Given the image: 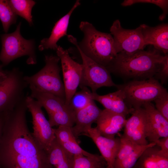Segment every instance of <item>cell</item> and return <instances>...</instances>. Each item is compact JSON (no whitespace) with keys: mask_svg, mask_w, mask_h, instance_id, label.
Masks as SVG:
<instances>
[{"mask_svg":"<svg viewBox=\"0 0 168 168\" xmlns=\"http://www.w3.org/2000/svg\"><path fill=\"white\" fill-rule=\"evenodd\" d=\"M126 116L105 109L102 112L96 123V128L102 136L113 138L124 127Z\"/></svg>","mask_w":168,"mask_h":168,"instance_id":"obj_17","label":"cell"},{"mask_svg":"<svg viewBox=\"0 0 168 168\" xmlns=\"http://www.w3.org/2000/svg\"><path fill=\"white\" fill-rule=\"evenodd\" d=\"M59 144L67 151L74 156L81 155L86 156L94 157L96 155L91 153L82 149L78 144L77 139Z\"/></svg>","mask_w":168,"mask_h":168,"instance_id":"obj_29","label":"cell"},{"mask_svg":"<svg viewBox=\"0 0 168 168\" xmlns=\"http://www.w3.org/2000/svg\"><path fill=\"white\" fill-rule=\"evenodd\" d=\"M57 56L61 61L63 83L65 94L66 103L68 105L79 86L82 74V66L73 60L68 51L60 46L57 49Z\"/></svg>","mask_w":168,"mask_h":168,"instance_id":"obj_11","label":"cell"},{"mask_svg":"<svg viewBox=\"0 0 168 168\" xmlns=\"http://www.w3.org/2000/svg\"><path fill=\"white\" fill-rule=\"evenodd\" d=\"M162 53L153 47L131 54L119 53L106 68L110 73L127 78L153 77L164 55Z\"/></svg>","mask_w":168,"mask_h":168,"instance_id":"obj_2","label":"cell"},{"mask_svg":"<svg viewBox=\"0 0 168 168\" xmlns=\"http://www.w3.org/2000/svg\"><path fill=\"white\" fill-rule=\"evenodd\" d=\"M81 58L82 71L79 86L81 88L89 87L92 93L104 87H116L112 80L110 72L107 68L85 55L76 45Z\"/></svg>","mask_w":168,"mask_h":168,"instance_id":"obj_8","label":"cell"},{"mask_svg":"<svg viewBox=\"0 0 168 168\" xmlns=\"http://www.w3.org/2000/svg\"><path fill=\"white\" fill-rule=\"evenodd\" d=\"M24 76L17 68L6 71V77L0 84V114L12 110L26 96L28 86Z\"/></svg>","mask_w":168,"mask_h":168,"instance_id":"obj_7","label":"cell"},{"mask_svg":"<svg viewBox=\"0 0 168 168\" xmlns=\"http://www.w3.org/2000/svg\"><path fill=\"white\" fill-rule=\"evenodd\" d=\"M30 96L46 110L48 115L59 113L70 108L65 100L53 94L39 91L29 87Z\"/></svg>","mask_w":168,"mask_h":168,"instance_id":"obj_20","label":"cell"},{"mask_svg":"<svg viewBox=\"0 0 168 168\" xmlns=\"http://www.w3.org/2000/svg\"><path fill=\"white\" fill-rule=\"evenodd\" d=\"M105 168H110L108 167V166H107L106 167H105Z\"/></svg>","mask_w":168,"mask_h":168,"instance_id":"obj_37","label":"cell"},{"mask_svg":"<svg viewBox=\"0 0 168 168\" xmlns=\"http://www.w3.org/2000/svg\"><path fill=\"white\" fill-rule=\"evenodd\" d=\"M26 100L27 109L32 117V134L40 146L47 151L56 138L54 128L50 126L45 116L42 107L37 101L27 95Z\"/></svg>","mask_w":168,"mask_h":168,"instance_id":"obj_10","label":"cell"},{"mask_svg":"<svg viewBox=\"0 0 168 168\" xmlns=\"http://www.w3.org/2000/svg\"><path fill=\"white\" fill-rule=\"evenodd\" d=\"M75 93L68 104L75 112L85 107L93 100L91 98L92 92L87 87H84Z\"/></svg>","mask_w":168,"mask_h":168,"instance_id":"obj_25","label":"cell"},{"mask_svg":"<svg viewBox=\"0 0 168 168\" xmlns=\"http://www.w3.org/2000/svg\"><path fill=\"white\" fill-rule=\"evenodd\" d=\"M7 112L0 114V140L2 136V130L6 115Z\"/></svg>","mask_w":168,"mask_h":168,"instance_id":"obj_34","label":"cell"},{"mask_svg":"<svg viewBox=\"0 0 168 168\" xmlns=\"http://www.w3.org/2000/svg\"><path fill=\"white\" fill-rule=\"evenodd\" d=\"M145 110L147 121V139L150 143L155 142L160 138L168 137V120L156 109L151 102L142 106Z\"/></svg>","mask_w":168,"mask_h":168,"instance_id":"obj_13","label":"cell"},{"mask_svg":"<svg viewBox=\"0 0 168 168\" xmlns=\"http://www.w3.org/2000/svg\"><path fill=\"white\" fill-rule=\"evenodd\" d=\"M46 152L48 168H73L74 156L65 150L56 138Z\"/></svg>","mask_w":168,"mask_h":168,"instance_id":"obj_21","label":"cell"},{"mask_svg":"<svg viewBox=\"0 0 168 168\" xmlns=\"http://www.w3.org/2000/svg\"><path fill=\"white\" fill-rule=\"evenodd\" d=\"M91 138L99 150L107 166L113 168L114 164L120 145V138H108L102 136L95 128L89 129L86 135Z\"/></svg>","mask_w":168,"mask_h":168,"instance_id":"obj_14","label":"cell"},{"mask_svg":"<svg viewBox=\"0 0 168 168\" xmlns=\"http://www.w3.org/2000/svg\"><path fill=\"white\" fill-rule=\"evenodd\" d=\"M155 143L156 146L160 147L159 151L160 153L168 158V137L160 138Z\"/></svg>","mask_w":168,"mask_h":168,"instance_id":"obj_33","label":"cell"},{"mask_svg":"<svg viewBox=\"0 0 168 168\" xmlns=\"http://www.w3.org/2000/svg\"><path fill=\"white\" fill-rule=\"evenodd\" d=\"M116 87L122 91L127 105L134 110L153 101L166 89L154 77L132 80Z\"/></svg>","mask_w":168,"mask_h":168,"instance_id":"obj_5","label":"cell"},{"mask_svg":"<svg viewBox=\"0 0 168 168\" xmlns=\"http://www.w3.org/2000/svg\"><path fill=\"white\" fill-rule=\"evenodd\" d=\"M80 4L79 0L77 1L68 13L55 23L50 36L48 38H44L41 41L38 46V49L40 51L49 49L57 50L58 47L57 44L58 41L62 37L67 35V31L71 15Z\"/></svg>","mask_w":168,"mask_h":168,"instance_id":"obj_19","label":"cell"},{"mask_svg":"<svg viewBox=\"0 0 168 168\" xmlns=\"http://www.w3.org/2000/svg\"><path fill=\"white\" fill-rule=\"evenodd\" d=\"M17 15L14 12L8 0H0V20L3 30L7 33L10 27L16 21Z\"/></svg>","mask_w":168,"mask_h":168,"instance_id":"obj_27","label":"cell"},{"mask_svg":"<svg viewBox=\"0 0 168 168\" xmlns=\"http://www.w3.org/2000/svg\"><path fill=\"white\" fill-rule=\"evenodd\" d=\"M79 28L83 34L82 41L78 43L75 38L68 35L69 41L96 62L106 68L110 66L117 54L111 35L98 30L87 21H82Z\"/></svg>","mask_w":168,"mask_h":168,"instance_id":"obj_3","label":"cell"},{"mask_svg":"<svg viewBox=\"0 0 168 168\" xmlns=\"http://www.w3.org/2000/svg\"><path fill=\"white\" fill-rule=\"evenodd\" d=\"M10 6L17 15L25 19L30 26L33 25L32 9L36 2L31 0H8Z\"/></svg>","mask_w":168,"mask_h":168,"instance_id":"obj_23","label":"cell"},{"mask_svg":"<svg viewBox=\"0 0 168 168\" xmlns=\"http://www.w3.org/2000/svg\"><path fill=\"white\" fill-rule=\"evenodd\" d=\"M156 145L155 142L145 145H139L134 150L127 154L119 162L114 165L113 168H133L146 149Z\"/></svg>","mask_w":168,"mask_h":168,"instance_id":"obj_24","label":"cell"},{"mask_svg":"<svg viewBox=\"0 0 168 168\" xmlns=\"http://www.w3.org/2000/svg\"><path fill=\"white\" fill-rule=\"evenodd\" d=\"M54 130L56 138L59 143L77 139L72 131L71 128L61 126L54 128Z\"/></svg>","mask_w":168,"mask_h":168,"instance_id":"obj_31","label":"cell"},{"mask_svg":"<svg viewBox=\"0 0 168 168\" xmlns=\"http://www.w3.org/2000/svg\"><path fill=\"white\" fill-rule=\"evenodd\" d=\"M110 31L117 54H132L144 50L146 46L140 25L135 29H126L122 26L119 20L117 19L113 22Z\"/></svg>","mask_w":168,"mask_h":168,"instance_id":"obj_9","label":"cell"},{"mask_svg":"<svg viewBox=\"0 0 168 168\" xmlns=\"http://www.w3.org/2000/svg\"><path fill=\"white\" fill-rule=\"evenodd\" d=\"M155 76L162 83L166 82L168 77V55L164 54L160 63L159 69Z\"/></svg>","mask_w":168,"mask_h":168,"instance_id":"obj_32","label":"cell"},{"mask_svg":"<svg viewBox=\"0 0 168 168\" xmlns=\"http://www.w3.org/2000/svg\"><path fill=\"white\" fill-rule=\"evenodd\" d=\"M106 163L103 158L98 155L94 157L83 155L74 156L73 168H103Z\"/></svg>","mask_w":168,"mask_h":168,"instance_id":"obj_26","label":"cell"},{"mask_svg":"<svg viewBox=\"0 0 168 168\" xmlns=\"http://www.w3.org/2000/svg\"><path fill=\"white\" fill-rule=\"evenodd\" d=\"M44 61L45 65L42 68L32 76H24V80L29 87L53 94L66 101L64 84L60 75L59 58L57 56L46 55Z\"/></svg>","mask_w":168,"mask_h":168,"instance_id":"obj_4","label":"cell"},{"mask_svg":"<svg viewBox=\"0 0 168 168\" xmlns=\"http://www.w3.org/2000/svg\"><path fill=\"white\" fill-rule=\"evenodd\" d=\"M91 98L94 100L100 103L105 109L125 116L132 113L134 110L128 107L125 102L124 94L119 89L104 95L92 92Z\"/></svg>","mask_w":168,"mask_h":168,"instance_id":"obj_18","label":"cell"},{"mask_svg":"<svg viewBox=\"0 0 168 168\" xmlns=\"http://www.w3.org/2000/svg\"><path fill=\"white\" fill-rule=\"evenodd\" d=\"M6 77V74L5 76H0V84L5 79Z\"/></svg>","mask_w":168,"mask_h":168,"instance_id":"obj_36","label":"cell"},{"mask_svg":"<svg viewBox=\"0 0 168 168\" xmlns=\"http://www.w3.org/2000/svg\"></svg>","mask_w":168,"mask_h":168,"instance_id":"obj_38","label":"cell"},{"mask_svg":"<svg viewBox=\"0 0 168 168\" xmlns=\"http://www.w3.org/2000/svg\"><path fill=\"white\" fill-rule=\"evenodd\" d=\"M156 145L148 147L140 156L134 168H168V158L159 152Z\"/></svg>","mask_w":168,"mask_h":168,"instance_id":"obj_22","label":"cell"},{"mask_svg":"<svg viewBox=\"0 0 168 168\" xmlns=\"http://www.w3.org/2000/svg\"><path fill=\"white\" fill-rule=\"evenodd\" d=\"M140 26L145 45H151L163 54H168V23H162L155 27L145 24Z\"/></svg>","mask_w":168,"mask_h":168,"instance_id":"obj_16","label":"cell"},{"mask_svg":"<svg viewBox=\"0 0 168 168\" xmlns=\"http://www.w3.org/2000/svg\"><path fill=\"white\" fill-rule=\"evenodd\" d=\"M124 138L139 145H145L147 140V121L146 111L143 107L134 110L131 116L126 120Z\"/></svg>","mask_w":168,"mask_h":168,"instance_id":"obj_12","label":"cell"},{"mask_svg":"<svg viewBox=\"0 0 168 168\" xmlns=\"http://www.w3.org/2000/svg\"><path fill=\"white\" fill-rule=\"evenodd\" d=\"M93 100L85 107L75 112L74 124L71 128L75 137L86 136L92 124L96 122L102 110L100 109Z\"/></svg>","mask_w":168,"mask_h":168,"instance_id":"obj_15","label":"cell"},{"mask_svg":"<svg viewBox=\"0 0 168 168\" xmlns=\"http://www.w3.org/2000/svg\"><path fill=\"white\" fill-rule=\"evenodd\" d=\"M24 97L7 113L0 140V166L3 168H48L47 152L28 128Z\"/></svg>","mask_w":168,"mask_h":168,"instance_id":"obj_1","label":"cell"},{"mask_svg":"<svg viewBox=\"0 0 168 168\" xmlns=\"http://www.w3.org/2000/svg\"><path fill=\"white\" fill-rule=\"evenodd\" d=\"M156 110L168 120V93L166 89L153 101Z\"/></svg>","mask_w":168,"mask_h":168,"instance_id":"obj_30","label":"cell"},{"mask_svg":"<svg viewBox=\"0 0 168 168\" xmlns=\"http://www.w3.org/2000/svg\"><path fill=\"white\" fill-rule=\"evenodd\" d=\"M3 66L2 65H0V76H5L6 74V71L3 70Z\"/></svg>","mask_w":168,"mask_h":168,"instance_id":"obj_35","label":"cell"},{"mask_svg":"<svg viewBox=\"0 0 168 168\" xmlns=\"http://www.w3.org/2000/svg\"><path fill=\"white\" fill-rule=\"evenodd\" d=\"M21 25V22H20L14 32L1 35L2 46L0 61L3 67L24 56L28 57L26 61L28 64L33 65L36 63L34 41L23 37L20 33Z\"/></svg>","mask_w":168,"mask_h":168,"instance_id":"obj_6","label":"cell"},{"mask_svg":"<svg viewBox=\"0 0 168 168\" xmlns=\"http://www.w3.org/2000/svg\"><path fill=\"white\" fill-rule=\"evenodd\" d=\"M137 3H150L159 7L162 11V13L159 17L160 21L163 20L166 17L168 12V1L167 0H125L121 5L124 7L132 5Z\"/></svg>","mask_w":168,"mask_h":168,"instance_id":"obj_28","label":"cell"}]
</instances>
